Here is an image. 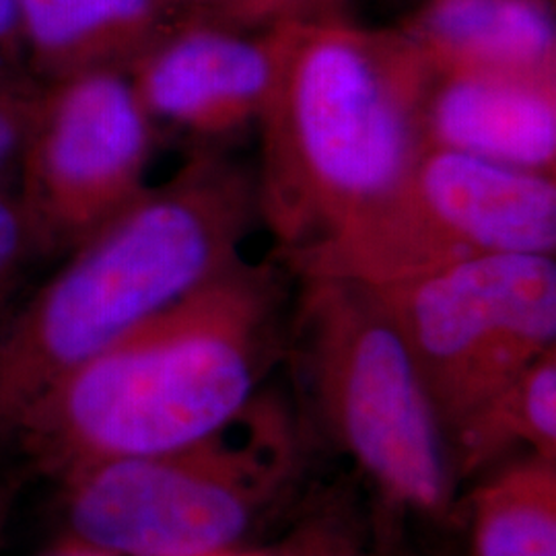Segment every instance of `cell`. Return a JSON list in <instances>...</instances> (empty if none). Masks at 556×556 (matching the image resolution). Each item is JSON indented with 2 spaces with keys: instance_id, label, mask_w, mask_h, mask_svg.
I'll return each mask as SVG.
<instances>
[{
  "instance_id": "30bf717a",
  "label": "cell",
  "mask_w": 556,
  "mask_h": 556,
  "mask_svg": "<svg viewBox=\"0 0 556 556\" xmlns=\"http://www.w3.org/2000/svg\"><path fill=\"white\" fill-rule=\"evenodd\" d=\"M425 147L556 178V75L433 71Z\"/></svg>"
},
{
  "instance_id": "9c48e42d",
  "label": "cell",
  "mask_w": 556,
  "mask_h": 556,
  "mask_svg": "<svg viewBox=\"0 0 556 556\" xmlns=\"http://www.w3.org/2000/svg\"><path fill=\"white\" fill-rule=\"evenodd\" d=\"M278 27L245 29L211 17L184 21L128 71L160 142L188 155L236 153L258 130L278 66Z\"/></svg>"
},
{
  "instance_id": "ba28073f",
  "label": "cell",
  "mask_w": 556,
  "mask_h": 556,
  "mask_svg": "<svg viewBox=\"0 0 556 556\" xmlns=\"http://www.w3.org/2000/svg\"><path fill=\"white\" fill-rule=\"evenodd\" d=\"M217 438L59 480L66 540L112 556H225L252 526L262 475Z\"/></svg>"
},
{
  "instance_id": "d6986e66",
  "label": "cell",
  "mask_w": 556,
  "mask_h": 556,
  "mask_svg": "<svg viewBox=\"0 0 556 556\" xmlns=\"http://www.w3.org/2000/svg\"><path fill=\"white\" fill-rule=\"evenodd\" d=\"M211 17L213 20L245 27V29H258L256 27V0H208Z\"/></svg>"
},
{
  "instance_id": "7a4b0ae2",
  "label": "cell",
  "mask_w": 556,
  "mask_h": 556,
  "mask_svg": "<svg viewBox=\"0 0 556 556\" xmlns=\"http://www.w3.org/2000/svg\"><path fill=\"white\" fill-rule=\"evenodd\" d=\"M260 227L256 165L236 153L188 155L64 254L0 314V447L83 363L236 266Z\"/></svg>"
},
{
  "instance_id": "9a60e30c",
  "label": "cell",
  "mask_w": 556,
  "mask_h": 556,
  "mask_svg": "<svg viewBox=\"0 0 556 556\" xmlns=\"http://www.w3.org/2000/svg\"><path fill=\"white\" fill-rule=\"evenodd\" d=\"M43 83L23 68H0V179L17 174Z\"/></svg>"
},
{
  "instance_id": "44dd1931",
  "label": "cell",
  "mask_w": 556,
  "mask_h": 556,
  "mask_svg": "<svg viewBox=\"0 0 556 556\" xmlns=\"http://www.w3.org/2000/svg\"><path fill=\"white\" fill-rule=\"evenodd\" d=\"M186 17H211L208 0H157ZM213 20V17H211Z\"/></svg>"
},
{
  "instance_id": "3957f363",
  "label": "cell",
  "mask_w": 556,
  "mask_h": 556,
  "mask_svg": "<svg viewBox=\"0 0 556 556\" xmlns=\"http://www.w3.org/2000/svg\"><path fill=\"white\" fill-rule=\"evenodd\" d=\"M277 27L256 179L270 256L289 262L334 238L420 155L433 68L397 29Z\"/></svg>"
},
{
  "instance_id": "603a6c76",
  "label": "cell",
  "mask_w": 556,
  "mask_h": 556,
  "mask_svg": "<svg viewBox=\"0 0 556 556\" xmlns=\"http://www.w3.org/2000/svg\"><path fill=\"white\" fill-rule=\"evenodd\" d=\"M396 2H402V4H410V11L417 7L418 2H422V0H396Z\"/></svg>"
},
{
  "instance_id": "7c38bea8",
  "label": "cell",
  "mask_w": 556,
  "mask_h": 556,
  "mask_svg": "<svg viewBox=\"0 0 556 556\" xmlns=\"http://www.w3.org/2000/svg\"><path fill=\"white\" fill-rule=\"evenodd\" d=\"M396 29L433 71L556 75L551 0H422Z\"/></svg>"
},
{
  "instance_id": "6da1fadb",
  "label": "cell",
  "mask_w": 556,
  "mask_h": 556,
  "mask_svg": "<svg viewBox=\"0 0 556 556\" xmlns=\"http://www.w3.org/2000/svg\"><path fill=\"white\" fill-rule=\"evenodd\" d=\"M293 277L239 260L83 363L40 397L11 439L46 477L176 452L238 420L285 355Z\"/></svg>"
},
{
  "instance_id": "4fadbf2b",
  "label": "cell",
  "mask_w": 556,
  "mask_h": 556,
  "mask_svg": "<svg viewBox=\"0 0 556 556\" xmlns=\"http://www.w3.org/2000/svg\"><path fill=\"white\" fill-rule=\"evenodd\" d=\"M516 445L556 462V346L447 435L454 477Z\"/></svg>"
},
{
  "instance_id": "277c9868",
  "label": "cell",
  "mask_w": 556,
  "mask_h": 556,
  "mask_svg": "<svg viewBox=\"0 0 556 556\" xmlns=\"http://www.w3.org/2000/svg\"><path fill=\"white\" fill-rule=\"evenodd\" d=\"M295 282L285 351L319 415L381 491L441 514L456 478L447 438L394 321L363 285Z\"/></svg>"
},
{
  "instance_id": "e0dca14e",
  "label": "cell",
  "mask_w": 556,
  "mask_h": 556,
  "mask_svg": "<svg viewBox=\"0 0 556 556\" xmlns=\"http://www.w3.org/2000/svg\"><path fill=\"white\" fill-rule=\"evenodd\" d=\"M346 20V0H256V27Z\"/></svg>"
},
{
  "instance_id": "5bb4252c",
  "label": "cell",
  "mask_w": 556,
  "mask_h": 556,
  "mask_svg": "<svg viewBox=\"0 0 556 556\" xmlns=\"http://www.w3.org/2000/svg\"><path fill=\"white\" fill-rule=\"evenodd\" d=\"M556 462L528 456L472 498V556H556Z\"/></svg>"
},
{
  "instance_id": "7402d4cb",
  "label": "cell",
  "mask_w": 556,
  "mask_h": 556,
  "mask_svg": "<svg viewBox=\"0 0 556 556\" xmlns=\"http://www.w3.org/2000/svg\"><path fill=\"white\" fill-rule=\"evenodd\" d=\"M48 556H112L105 555V553H100V551H93V548H87V546H80V544H75V542H64L60 548L56 551H52Z\"/></svg>"
},
{
  "instance_id": "ac0fdd59",
  "label": "cell",
  "mask_w": 556,
  "mask_h": 556,
  "mask_svg": "<svg viewBox=\"0 0 556 556\" xmlns=\"http://www.w3.org/2000/svg\"><path fill=\"white\" fill-rule=\"evenodd\" d=\"M20 17L15 0H0V68H21Z\"/></svg>"
},
{
  "instance_id": "8fae6325",
  "label": "cell",
  "mask_w": 556,
  "mask_h": 556,
  "mask_svg": "<svg viewBox=\"0 0 556 556\" xmlns=\"http://www.w3.org/2000/svg\"><path fill=\"white\" fill-rule=\"evenodd\" d=\"M23 56L48 85L124 71L186 17L157 0H15Z\"/></svg>"
},
{
  "instance_id": "5b68a950",
  "label": "cell",
  "mask_w": 556,
  "mask_h": 556,
  "mask_svg": "<svg viewBox=\"0 0 556 556\" xmlns=\"http://www.w3.org/2000/svg\"><path fill=\"white\" fill-rule=\"evenodd\" d=\"M497 254H556V178L425 147L334 238L289 262L295 278L390 287Z\"/></svg>"
},
{
  "instance_id": "52a82bcc",
  "label": "cell",
  "mask_w": 556,
  "mask_h": 556,
  "mask_svg": "<svg viewBox=\"0 0 556 556\" xmlns=\"http://www.w3.org/2000/svg\"><path fill=\"white\" fill-rule=\"evenodd\" d=\"M157 130L124 71L43 85L15 190L40 256H64L147 190Z\"/></svg>"
},
{
  "instance_id": "ffe728a7",
  "label": "cell",
  "mask_w": 556,
  "mask_h": 556,
  "mask_svg": "<svg viewBox=\"0 0 556 556\" xmlns=\"http://www.w3.org/2000/svg\"><path fill=\"white\" fill-rule=\"evenodd\" d=\"M15 498H17V486L9 477L0 475V538L4 534L9 519L13 516L15 509Z\"/></svg>"
},
{
  "instance_id": "2e32d148",
  "label": "cell",
  "mask_w": 556,
  "mask_h": 556,
  "mask_svg": "<svg viewBox=\"0 0 556 556\" xmlns=\"http://www.w3.org/2000/svg\"><path fill=\"white\" fill-rule=\"evenodd\" d=\"M40 256L21 208L15 179H0V314L13 301L25 268Z\"/></svg>"
},
{
  "instance_id": "8992f818",
  "label": "cell",
  "mask_w": 556,
  "mask_h": 556,
  "mask_svg": "<svg viewBox=\"0 0 556 556\" xmlns=\"http://www.w3.org/2000/svg\"><path fill=\"white\" fill-rule=\"evenodd\" d=\"M367 289L415 358L445 438L556 346L553 254H497Z\"/></svg>"
}]
</instances>
